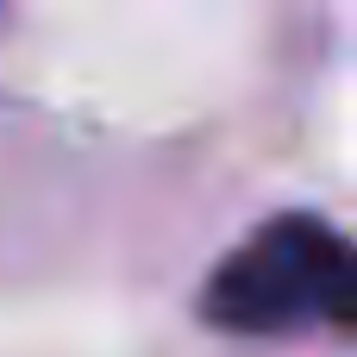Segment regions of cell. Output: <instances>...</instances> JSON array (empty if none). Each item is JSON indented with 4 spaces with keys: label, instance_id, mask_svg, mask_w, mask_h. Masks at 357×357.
I'll list each match as a JSON object with an SVG mask.
<instances>
[{
    "label": "cell",
    "instance_id": "obj_1",
    "mask_svg": "<svg viewBox=\"0 0 357 357\" xmlns=\"http://www.w3.org/2000/svg\"><path fill=\"white\" fill-rule=\"evenodd\" d=\"M351 301V257L326 220L282 213L251 232L201 295V314L226 333H301L339 320Z\"/></svg>",
    "mask_w": 357,
    "mask_h": 357
}]
</instances>
